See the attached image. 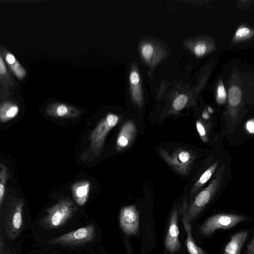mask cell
Segmentation results:
<instances>
[{"label":"cell","mask_w":254,"mask_h":254,"mask_svg":"<svg viewBox=\"0 0 254 254\" xmlns=\"http://www.w3.org/2000/svg\"><path fill=\"white\" fill-rule=\"evenodd\" d=\"M225 165H222L209 185L200 191L191 202L184 201L187 215L190 222L194 219L211 200L220 188L224 178Z\"/></svg>","instance_id":"6da1fadb"},{"label":"cell","mask_w":254,"mask_h":254,"mask_svg":"<svg viewBox=\"0 0 254 254\" xmlns=\"http://www.w3.org/2000/svg\"><path fill=\"white\" fill-rule=\"evenodd\" d=\"M119 120L118 115L109 113L99 123L91 133L90 145L82 155L83 160L91 161L99 156L102 151L107 135L117 124Z\"/></svg>","instance_id":"7a4b0ae2"},{"label":"cell","mask_w":254,"mask_h":254,"mask_svg":"<svg viewBox=\"0 0 254 254\" xmlns=\"http://www.w3.org/2000/svg\"><path fill=\"white\" fill-rule=\"evenodd\" d=\"M76 206L68 199L59 200L46 210V215L39 221V225L46 229H52L63 225L73 214Z\"/></svg>","instance_id":"3957f363"},{"label":"cell","mask_w":254,"mask_h":254,"mask_svg":"<svg viewBox=\"0 0 254 254\" xmlns=\"http://www.w3.org/2000/svg\"><path fill=\"white\" fill-rule=\"evenodd\" d=\"M24 202L16 199L11 203L4 217L2 227L3 234L10 240L16 239L23 228Z\"/></svg>","instance_id":"277c9868"},{"label":"cell","mask_w":254,"mask_h":254,"mask_svg":"<svg viewBox=\"0 0 254 254\" xmlns=\"http://www.w3.org/2000/svg\"><path fill=\"white\" fill-rule=\"evenodd\" d=\"M247 219L242 215L220 213L213 215L205 220L200 227V232L204 236H210L219 229L231 228Z\"/></svg>","instance_id":"5b68a950"},{"label":"cell","mask_w":254,"mask_h":254,"mask_svg":"<svg viewBox=\"0 0 254 254\" xmlns=\"http://www.w3.org/2000/svg\"><path fill=\"white\" fill-rule=\"evenodd\" d=\"M159 152L165 162L182 175L188 173L195 157L193 152L184 149H178L171 154L162 149H159Z\"/></svg>","instance_id":"8992f818"},{"label":"cell","mask_w":254,"mask_h":254,"mask_svg":"<svg viewBox=\"0 0 254 254\" xmlns=\"http://www.w3.org/2000/svg\"><path fill=\"white\" fill-rule=\"evenodd\" d=\"M95 235V227L90 224L64 234L48 242L51 245H79L91 241Z\"/></svg>","instance_id":"52a82bcc"},{"label":"cell","mask_w":254,"mask_h":254,"mask_svg":"<svg viewBox=\"0 0 254 254\" xmlns=\"http://www.w3.org/2000/svg\"><path fill=\"white\" fill-rule=\"evenodd\" d=\"M119 223L122 231L127 235L137 234L139 227V215L134 205L126 206L122 208Z\"/></svg>","instance_id":"ba28073f"},{"label":"cell","mask_w":254,"mask_h":254,"mask_svg":"<svg viewBox=\"0 0 254 254\" xmlns=\"http://www.w3.org/2000/svg\"><path fill=\"white\" fill-rule=\"evenodd\" d=\"M178 210L173 208L169 220L168 230L165 239V247L167 251L174 253L181 248L179 241V229L178 225Z\"/></svg>","instance_id":"9c48e42d"},{"label":"cell","mask_w":254,"mask_h":254,"mask_svg":"<svg viewBox=\"0 0 254 254\" xmlns=\"http://www.w3.org/2000/svg\"><path fill=\"white\" fill-rule=\"evenodd\" d=\"M128 79L131 99L134 104L140 107L143 103L141 79L137 66L134 64L130 69Z\"/></svg>","instance_id":"30bf717a"},{"label":"cell","mask_w":254,"mask_h":254,"mask_svg":"<svg viewBox=\"0 0 254 254\" xmlns=\"http://www.w3.org/2000/svg\"><path fill=\"white\" fill-rule=\"evenodd\" d=\"M15 87V82L9 73L0 53V100L7 98Z\"/></svg>","instance_id":"8fae6325"},{"label":"cell","mask_w":254,"mask_h":254,"mask_svg":"<svg viewBox=\"0 0 254 254\" xmlns=\"http://www.w3.org/2000/svg\"><path fill=\"white\" fill-rule=\"evenodd\" d=\"M47 115L56 118H75L79 115V111L71 106L61 103L49 104L46 108Z\"/></svg>","instance_id":"7c38bea8"},{"label":"cell","mask_w":254,"mask_h":254,"mask_svg":"<svg viewBox=\"0 0 254 254\" xmlns=\"http://www.w3.org/2000/svg\"><path fill=\"white\" fill-rule=\"evenodd\" d=\"M136 133V128L130 121L126 122L122 126L117 139V147L118 150H122L127 147L134 139Z\"/></svg>","instance_id":"4fadbf2b"},{"label":"cell","mask_w":254,"mask_h":254,"mask_svg":"<svg viewBox=\"0 0 254 254\" xmlns=\"http://www.w3.org/2000/svg\"><path fill=\"white\" fill-rule=\"evenodd\" d=\"M181 214L183 224L187 235L186 244L190 254H205L203 250L196 245L192 238L191 234V226L187 215L186 206L184 202H183L181 207Z\"/></svg>","instance_id":"5bb4252c"},{"label":"cell","mask_w":254,"mask_h":254,"mask_svg":"<svg viewBox=\"0 0 254 254\" xmlns=\"http://www.w3.org/2000/svg\"><path fill=\"white\" fill-rule=\"evenodd\" d=\"M0 53L6 64L13 74L19 79L25 78L27 72L24 67L17 61L15 56L10 52L1 49Z\"/></svg>","instance_id":"9a60e30c"},{"label":"cell","mask_w":254,"mask_h":254,"mask_svg":"<svg viewBox=\"0 0 254 254\" xmlns=\"http://www.w3.org/2000/svg\"><path fill=\"white\" fill-rule=\"evenodd\" d=\"M90 183L87 181H82L73 184L71 186L73 198L75 202L82 206L86 202L90 190Z\"/></svg>","instance_id":"2e32d148"},{"label":"cell","mask_w":254,"mask_h":254,"mask_svg":"<svg viewBox=\"0 0 254 254\" xmlns=\"http://www.w3.org/2000/svg\"><path fill=\"white\" fill-rule=\"evenodd\" d=\"M248 236L247 231H241L233 235L230 241L226 245L223 254H240Z\"/></svg>","instance_id":"e0dca14e"},{"label":"cell","mask_w":254,"mask_h":254,"mask_svg":"<svg viewBox=\"0 0 254 254\" xmlns=\"http://www.w3.org/2000/svg\"><path fill=\"white\" fill-rule=\"evenodd\" d=\"M140 55L144 62L149 64L153 65L158 61L159 53L157 49L151 42H143L139 46Z\"/></svg>","instance_id":"ac0fdd59"},{"label":"cell","mask_w":254,"mask_h":254,"mask_svg":"<svg viewBox=\"0 0 254 254\" xmlns=\"http://www.w3.org/2000/svg\"><path fill=\"white\" fill-rule=\"evenodd\" d=\"M19 111L18 105L14 102L7 100L0 104V122L5 123L17 116Z\"/></svg>","instance_id":"d6986e66"},{"label":"cell","mask_w":254,"mask_h":254,"mask_svg":"<svg viewBox=\"0 0 254 254\" xmlns=\"http://www.w3.org/2000/svg\"><path fill=\"white\" fill-rule=\"evenodd\" d=\"M219 161H216L208 168L200 176L193 185L190 191L191 195L195 194L197 191L210 179L218 167Z\"/></svg>","instance_id":"ffe728a7"},{"label":"cell","mask_w":254,"mask_h":254,"mask_svg":"<svg viewBox=\"0 0 254 254\" xmlns=\"http://www.w3.org/2000/svg\"><path fill=\"white\" fill-rule=\"evenodd\" d=\"M227 96L230 107L236 108L241 102L242 97V90L239 86L233 85L229 88Z\"/></svg>","instance_id":"44dd1931"},{"label":"cell","mask_w":254,"mask_h":254,"mask_svg":"<svg viewBox=\"0 0 254 254\" xmlns=\"http://www.w3.org/2000/svg\"><path fill=\"white\" fill-rule=\"evenodd\" d=\"M8 178V169L6 165L2 163H0V211L3 200L5 186Z\"/></svg>","instance_id":"7402d4cb"},{"label":"cell","mask_w":254,"mask_h":254,"mask_svg":"<svg viewBox=\"0 0 254 254\" xmlns=\"http://www.w3.org/2000/svg\"><path fill=\"white\" fill-rule=\"evenodd\" d=\"M227 98V94L223 82L220 80L216 88V99L219 105L225 103Z\"/></svg>","instance_id":"603a6c76"},{"label":"cell","mask_w":254,"mask_h":254,"mask_svg":"<svg viewBox=\"0 0 254 254\" xmlns=\"http://www.w3.org/2000/svg\"><path fill=\"white\" fill-rule=\"evenodd\" d=\"M188 101V96L185 94H180L173 101L172 106L174 110L179 111L186 106Z\"/></svg>","instance_id":"cb8c5ba5"},{"label":"cell","mask_w":254,"mask_h":254,"mask_svg":"<svg viewBox=\"0 0 254 254\" xmlns=\"http://www.w3.org/2000/svg\"><path fill=\"white\" fill-rule=\"evenodd\" d=\"M252 33V31L249 28L241 26L236 30L234 35V39L237 41L246 39L250 37Z\"/></svg>","instance_id":"d4e9b609"},{"label":"cell","mask_w":254,"mask_h":254,"mask_svg":"<svg viewBox=\"0 0 254 254\" xmlns=\"http://www.w3.org/2000/svg\"><path fill=\"white\" fill-rule=\"evenodd\" d=\"M0 254H15V249L6 245L3 238L2 226L0 224Z\"/></svg>","instance_id":"484cf974"},{"label":"cell","mask_w":254,"mask_h":254,"mask_svg":"<svg viewBox=\"0 0 254 254\" xmlns=\"http://www.w3.org/2000/svg\"><path fill=\"white\" fill-rule=\"evenodd\" d=\"M208 50V47L204 42H199L194 45L193 51L194 54L197 57H201L204 55Z\"/></svg>","instance_id":"4316f807"},{"label":"cell","mask_w":254,"mask_h":254,"mask_svg":"<svg viewBox=\"0 0 254 254\" xmlns=\"http://www.w3.org/2000/svg\"><path fill=\"white\" fill-rule=\"evenodd\" d=\"M196 126L200 136L204 139V138L206 137V132L203 125L198 121L196 122Z\"/></svg>","instance_id":"83f0119b"},{"label":"cell","mask_w":254,"mask_h":254,"mask_svg":"<svg viewBox=\"0 0 254 254\" xmlns=\"http://www.w3.org/2000/svg\"><path fill=\"white\" fill-rule=\"evenodd\" d=\"M246 130L249 133L253 134L254 132V122L253 119L248 120L246 124Z\"/></svg>","instance_id":"f1b7e54d"},{"label":"cell","mask_w":254,"mask_h":254,"mask_svg":"<svg viewBox=\"0 0 254 254\" xmlns=\"http://www.w3.org/2000/svg\"><path fill=\"white\" fill-rule=\"evenodd\" d=\"M248 250L249 254H254V241L253 238L250 243L248 245Z\"/></svg>","instance_id":"f546056e"},{"label":"cell","mask_w":254,"mask_h":254,"mask_svg":"<svg viewBox=\"0 0 254 254\" xmlns=\"http://www.w3.org/2000/svg\"><path fill=\"white\" fill-rule=\"evenodd\" d=\"M202 116L204 118H205L206 119H207L209 118V116H208V114H207V113H204L202 115Z\"/></svg>","instance_id":"4dcf8cb0"}]
</instances>
